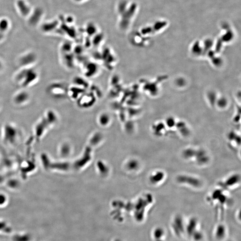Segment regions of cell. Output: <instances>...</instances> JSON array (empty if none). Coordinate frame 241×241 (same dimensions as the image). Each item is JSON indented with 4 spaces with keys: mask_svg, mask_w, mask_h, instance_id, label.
I'll return each mask as SVG.
<instances>
[{
    "mask_svg": "<svg viewBox=\"0 0 241 241\" xmlns=\"http://www.w3.org/2000/svg\"><path fill=\"white\" fill-rule=\"evenodd\" d=\"M241 183V176L239 173H235L229 175L219 183L218 187L229 191L239 186Z\"/></svg>",
    "mask_w": 241,
    "mask_h": 241,
    "instance_id": "52a82bcc",
    "label": "cell"
},
{
    "mask_svg": "<svg viewBox=\"0 0 241 241\" xmlns=\"http://www.w3.org/2000/svg\"><path fill=\"white\" fill-rule=\"evenodd\" d=\"M170 228L172 233L178 239L186 238L185 224L186 219L181 214H177L173 216L170 222Z\"/></svg>",
    "mask_w": 241,
    "mask_h": 241,
    "instance_id": "5b68a950",
    "label": "cell"
},
{
    "mask_svg": "<svg viewBox=\"0 0 241 241\" xmlns=\"http://www.w3.org/2000/svg\"><path fill=\"white\" fill-rule=\"evenodd\" d=\"M228 144L234 150H240V135L235 131L230 132L227 136Z\"/></svg>",
    "mask_w": 241,
    "mask_h": 241,
    "instance_id": "30bf717a",
    "label": "cell"
},
{
    "mask_svg": "<svg viewBox=\"0 0 241 241\" xmlns=\"http://www.w3.org/2000/svg\"><path fill=\"white\" fill-rule=\"evenodd\" d=\"M29 99V94L27 92L24 91L19 92L15 94L14 97V102L16 104L22 105L27 103Z\"/></svg>",
    "mask_w": 241,
    "mask_h": 241,
    "instance_id": "7c38bea8",
    "label": "cell"
},
{
    "mask_svg": "<svg viewBox=\"0 0 241 241\" xmlns=\"http://www.w3.org/2000/svg\"><path fill=\"white\" fill-rule=\"evenodd\" d=\"M229 191L218 187L214 189L208 195L207 202L212 207L219 212L220 217L223 216L222 213L225 209L229 206L231 202V198L229 195Z\"/></svg>",
    "mask_w": 241,
    "mask_h": 241,
    "instance_id": "6da1fadb",
    "label": "cell"
},
{
    "mask_svg": "<svg viewBox=\"0 0 241 241\" xmlns=\"http://www.w3.org/2000/svg\"><path fill=\"white\" fill-rule=\"evenodd\" d=\"M38 75L37 71L33 68L23 67L16 75L15 80L22 87H28L37 82Z\"/></svg>",
    "mask_w": 241,
    "mask_h": 241,
    "instance_id": "3957f363",
    "label": "cell"
},
{
    "mask_svg": "<svg viewBox=\"0 0 241 241\" xmlns=\"http://www.w3.org/2000/svg\"><path fill=\"white\" fill-rule=\"evenodd\" d=\"M176 181L179 185L194 190H199L203 186V182L201 178L188 173H182L177 175Z\"/></svg>",
    "mask_w": 241,
    "mask_h": 241,
    "instance_id": "277c9868",
    "label": "cell"
},
{
    "mask_svg": "<svg viewBox=\"0 0 241 241\" xmlns=\"http://www.w3.org/2000/svg\"><path fill=\"white\" fill-rule=\"evenodd\" d=\"M2 61L0 60V70L2 69Z\"/></svg>",
    "mask_w": 241,
    "mask_h": 241,
    "instance_id": "5bb4252c",
    "label": "cell"
},
{
    "mask_svg": "<svg viewBox=\"0 0 241 241\" xmlns=\"http://www.w3.org/2000/svg\"><path fill=\"white\" fill-rule=\"evenodd\" d=\"M213 235L217 241H226L228 235V229L227 225L220 222L216 224L213 229Z\"/></svg>",
    "mask_w": 241,
    "mask_h": 241,
    "instance_id": "ba28073f",
    "label": "cell"
},
{
    "mask_svg": "<svg viewBox=\"0 0 241 241\" xmlns=\"http://www.w3.org/2000/svg\"><path fill=\"white\" fill-rule=\"evenodd\" d=\"M225 241H234L232 240H230V239H227Z\"/></svg>",
    "mask_w": 241,
    "mask_h": 241,
    "instance_id": "9a60e30c",
    "label": "cell"
},
{
    "mask_svg": "<svg viewBox=\"0 0 241 241\" xmlns=\"http://www.w3.org/2000/svg\"><path fill=\"white\" fill-rule=\"evenodd\" d=\"M185 237L192 241H202L203 238L201 223L198 218L191 217L186 219Z\"/></svg>",
    "mask_w": 241,
    "mask_h": 241,
    "instance_id": "7a4b0ae2",
    "label": "cell"
},
{
    "mask_svg": "<svg viewBox=\"0 0 241 241\" xmlns=\"http://www.w3.org/2000/svg\"><path fill=\"white\" fill-rule=\"evenodd\" d=\"M152 241H167V234L166 230L161 227H155L151 232Z\"/></svg>",
    "mask_w": 241,
    "mask_h": 241,
    "instance_id": "8fae6325",
    "label": "cell"
},
{
    "mask_svg": "<svg viewBox=\"0 0 241 241\" xmlns=\"http://www.w3.org/2000/svg\"><path fill=\"white\" fill-rule=\"evenodd\" d=\"M167 175L166 172L161 169L155 170L151 174L150 177L151 184L153 185L160 186L166 181Z\"/></svg>",
    "mask_w": 241,
    "mask_h": 241,
    "instance_id": "9c48e42d",
    "label": "cell"
},
{
    "mask_svg": "<svg viewBox=\"0 0 241 241\" xmlns=\"http://www.w3.org/2000/svg\"><path fill=\"white\" fill-rule=\"evenodd\" d=\"M211 157L209 152L201 147H196L192 163L200 167H206L210 164Z\"/></svg>",
    "mask_w": 241,
    "mask_h": 241,
    "instance_id": "8992f818",
    "label": "cell"
},
{
    "mask_svg": "<svg viewBox=\"0 0 241 241\" xmlns=\"http://www.w3.org/2000/svg\"><path fill=\"white\" fill-rule=\"evenodd\" d=\"M241 214V211L240 210H238L237 211L236 214V219H237V221H238V222H239V223L240 224L241 223V219H240V215Z\"/></svg>",
    "mask_w": 241,
    "mask_h": 241,
    "instance_id": "4fadbf2b",
    "label": "cell"
}]
</instances>
